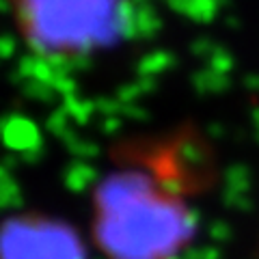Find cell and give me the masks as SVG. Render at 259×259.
Here are the masks:
<instances>
[{"label": "cell", "instance_id": "cell-3", "mask_svg": "<svg viewBox=\"0 0 259 259\" xmlns=\"http://www.w3.org/2000/svg\"><path fill=\"white\" fill-rule=\"evenodd\" d=\"M0 259H87L76 231L44 216H18L0 227Z\"/></svg>", "mask_w": 259, "mask_h": 259}, {"label": "cell", "instance_id": "cell-4", "mask_svg": "<svg viewBox=\"0 0 259 259\" xmlns=\"http://www.w3.org/2000/svg\"><path fill=\"white\" fill-rule=\"evenodd\" d=\"M171 7H175L180 13L188 15L192 20L207 22L214 18L218 9V0H171Z\"/></svg>", "mask_w": 259, "mask_h": 259}, {"label": "cell", "instance_id": "cell-13", "mask_svg": "<svg viewBox=\"0 0 259 259\" xmlns=\"http://www.w3.org/2000/svg\"><path fill=\"white\" fill-rule=\"evenodd\" d=\"M11 9V5H9V0H0V13H7Z\"/></svg>", "mask_w": 259, "mask_h": 259}, {"label": "cell", "instance_id": "cell-8", "mask_svg": "<svg viewBox=\"0 0 259 259\" xmlns=\"http://www.w3.org/2000/svg\"><path fill=\"white\" fill-rule=\"evenodd\" d=\"M209 65H212V69L216 71V74H229V71L233 69V59L229 52L221 50V48H216V50L212 52V56H209Z\"/></svg>", "mask_w": 259, "mask_h": 259}, {"label": "cell", "instance_id": "cell-7", "mask_svg": "<svg viewBox=\"0 0 259 259\" xmlns=\"http://www.w3.org/2000/svg\"><path fill=\"white\" fill-rule=\"evenodd\" d=\"M192 82H194V87H197L199 91L214 93V91H223V89L227 87V78L223 74H216L214 69H203V71H199V74L192 78Z\"/></svg>", "mask_w": 259, "mask_h": 259}, {"label": "cell", "instance_id": "cell-6", "mask_svg": "<svg viewBox=\"0 0 259 259\" xmlns=\"http://www.w3.org/2000/svg\"><path fill=\"white\" fill-rule=\"evenodd\" d=\"M175 63V59L168 52H156V54H149L145 56L139 65V71L143 78H153L156 74H162V71H166L171 65Z\"/></svg>", "mask_w": 259, "mask_h": 259}, {"label": "cell", "instance_id": "cell-11", "mask_svg": "<svg viewBox=\"0 0 259 259\" xmlns=\"http://www.w3.org/2000/svg\"><path fill=\"white\" fill-rule=\"evenodd\" d=\"M192 50L197 52L199 56H205V54H207V56H212V52L216 50V48H214V44H209L207 39H201V41H197V44L192 46Z\"/></svg>", "mask_w": 259, "mask_h": 259}, {"label": "cell", "instance_id": "cell-1", "mask_svg": "<svg viewBox=\"0 0 259 259\" xmlns=\"http://www.w3.org/2000/svg\"><path fill=\"white\" fill-rule=\"evenodd\" d=\"M190 216L171 190L141 171L110 175L97 192V240L110 259H171Z\"/></svg>", "mask_w": 259, "mask_h": 259}, {"label": "cell", "instance_id": "cell-2", "mask_svg": "<svg viewBox=\"0 0 259 259\" xmlns=\"http://www.w3.org/2000/svg\"><path fill=\"white\" fill-rule=\"evenodd\" d=\"M20 15L35 54H87L121 35L132 37L134 5L130 0H22Z\"/></svg>", "mask_w": 259, "mask_h": 259}, {"label": "cell", "instance_id": "cell-10", "mask_svg": "<svg viewBox=\"0 0 259 259\" xmlns=\"http://www.w3.org/2000/svg\"><path fill=\"white\" fill-rule=\"evenodd\" d=\"M15 48H18V44H15V39L11 35H0V61L13 56Z\"/></svg>", "mask_w": 259, "mask_h": 259}, {"label": "cell", "instance_id": "cell-5", "mask_svg": "<svg viewBox=\"0 0 259 259\" xmlns=\"http://www.w3.org/2000/svg\"><path fill=\"white\" fill-rule=\"evenodd\" d=\"M162 22L158 18V13L151 7H134V18H132V37H153L160 30Z\"/></svg>", "mask_w": 259, "mask_h": 259}, {"label": "cell", "instance_id": "cell-12", "mask_svg": "<svg viewBox=\"0 0 259 259\" xmlns=\"http://www.w3.org/2000/svg\"><path fill=\"white\" fill-rule=\"evenodd\" d=\"M246 84H248L250 89H259V76H250V78L246 80Z\"/></svg>", "mask_w": 259, "mask_h": 259}, {"label": "cell", "instance_id": "cell-9", "mask_svg": "<svg viewBox=\"0 0 259 259\" xmlns=\"http://www.w3.org/2000/svg\"><path fill=\"white\" fill-rule=\"evenodd\" d=\"M54 91L56 93H61L65 97H71L76 93V82H74V78H69V76H59V78H54Z\"/></svg>", "mask_w": 259, "mask_h": 259}]
</instances>
